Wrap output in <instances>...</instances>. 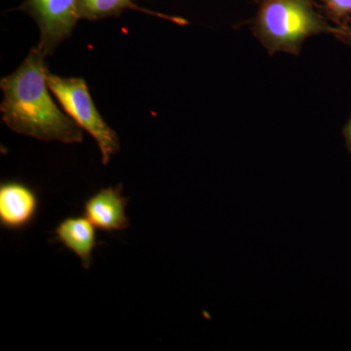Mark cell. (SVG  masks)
Returning <instances> with one entry per match:
<instances>
[{"label":"cell","instance_id":"6da1fadb","mask_svg":"<svg viewBox=\"0 0 351 351\" xmlns=\"http://www.w3.org/2000/svg\"><path fill=\"white\" fill-rule=\"evenodd\" d=\"M45 54L32 48L19 68L2 78V121L11 130L41 141L78 144L83 132L53 101Z\"/></svg>","mask_w":351,"mask_h":351},{"label":"cell","instance_id":"7a4b0ae2","mask_svg":"<svg viewBox=\"0 0 351 351\" xmlns=\"http://www.w3.org/2000/svg\"><path fill=\"white\" fill-rule=\"evenodd\" d=\"M332 32L309 0H263L255 34L269 53L298 54L302 44L321 32Z\"/></svg>","mask_w":351,"mask_h":351},{"label":"cell","instance_id":"3957f363","mask_svg":"<svg viewBox=\"0 0 351 351\" xmlns=\"http://www.w3.org/2000/svg\"><path fill=\"white\" fill-rule=\"evenodd\" d=\"M47 82L64 112L96 141L104 165L120 149L117 132L103 119L83 78L62 77L48 71Z\"/></svg>","mask_w":351,"mask_h":351},{"label":"cell","instance_id":"277c9868","mask_svg":"<svg viewBox=\"0 0 351 351\" xmlns=\"http://www.w3.org/2000/svg\"><path fill=\"white\" fill-rule=\"evenodd\" d=\"M22 9L38 24L40 31L38 47L46 56L71 36L82 19L80 0H25Z\"/></svg>","mask_w":351,"mask_h":351},{"label":"cell","instance_id":"5b68a950","mask_svg":"<svg viewBox=\"0 0 351 351\" xmlns=\"http://www.w3.org/2000/svg\"><path fill=\"white\" fill-rule=\"evenodd\" d=\"M39 197L24 182L9 181L0 186V225L8 230L29 228L38 216Z\"/></svg>","mask_w":351,"mask_h":351},{"label":"cell","instance_id":"8992f818","mask_svg":"<svg viewBox=\"0 0 351 351\" xmlns=\"http://www.w3.org/2000/svg\"><path fill=\"white\" fill-rule=\"evenodd\" d=\"M123 186H108L97 191L84 203V216L106 232H122L130 226L126 215L128 199L122 195Z\"/></svg>","mask_w":351,"mask_h":351},{"label":"cell","instance_id":"52a82bcc","mask_svg":"<svg viewBox=\"0 0 351 351\" xmlns=\"http://www.w3.org/2000/svg\"><path fill=\"white\" fill-rule=\"evenodd\" d=\"M96 228L85 216L68 217L55 228V240L80 258L83 269H89L97 247Z\"/></svg>","mask_w":351,"mask_h":351},{"label":"cell","instance_id":"ba28073f","mask_svg":"<svg viewBox=\"0 0 351 351\" xmlns=\"http://www.w3.org/2000/svg\"><path fill=\"white\" fill-rule=\"evenodd\" d=\"M80 5L82 18L90 21L119 16L126 9H132V10L140 11V12L149 14L163 19L173 21L179 24L184 23L181 18L170 17L164 14L142 8L138 6L134 0H80Z\"/></svg>","mask_w":351,"mask_h":351},{"label":"cell","instance_id":"9c48e42d","mask_svg":"<svg viewBox=\"0 0 351 351\" xmlns=\"http://www.w3.org/2000/svg\"><path fill=\"white\" fill-rule=\"evenodd\" d=\"M328 10L336 16L343 17L351 12V0H322Z\"/></svg>","mask_w":351,"mask_h":351},{"label":"cell","instance_id":"30bf717a","mask_svg":"<svg viewBox=\"0 0 351 351\" xmlns=\"http://www.w3.org/2000/svg\"><path fill=\"white\" fill-rule=\"evenodd\" d=\"M346 138H348V145H350L351 149V120L348 128H346Z\"/></svg>","mask_w":351,"mask_h":351}]
</instances>
